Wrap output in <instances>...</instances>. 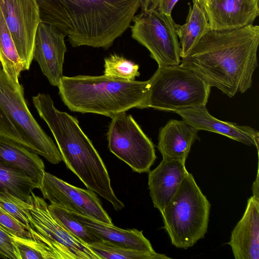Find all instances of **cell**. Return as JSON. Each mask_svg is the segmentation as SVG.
<instances>
[{
	"mask_svg": "<svg viewBox=\"0 0 259 259\" xmlns=\"http://www.w3.org/2000/svg\"><path fill=\"white\" fill-rule=\"evenodd\" d=\"M252 196L259 200V193H258V168H257L256 178L254 181L252 186Z\"/></svg>",
	"mask_w": 259,
	"mask_h": 259,
	"instance_id": "32",
	"label": "cell"
},
{
	"mask_svg": "<svg viewBox=\"0 0 259 259\" xmlns=\"http://www.w3.org/2000/svg\"><path fill=\"white\" fill-rule=\"evenodd\" d=\"M36 109L56 142L62 159L88 189L110 202L115 210L124 207L115 195L105 165L77 119L58 110L50 98L41 101Z\"/></svg>",
	"mask_w": 259,
	"mask_h": 259,
	"instance_id": "3",
	"label": "cell"
},
{
	"mask_svg": "<svg viewBox=\"0 0 259 259\" xmlns=\"http://www.w3.org/2000/svg\"><path fill=\"white\" fill-rule=\"evenodd\" d=\"M0 136L40 155L52 164L62 160L57 146L30 113L22 85L11 79L1 63Z\"/></svg>",
	"mask_w": 259,
	"mask_h": 259,
	"instance_id": "5",
	"label": "cell"
},
{
	"mask_svg": "<svg viewBox=\"0 0 259 259\" xmlns=\"http://www.w3.org/2000/svg\"><path fill=\"white\" fill-rule=\"evenodd\" d=\"M0 9L22 63L28 70L33 59L35 36L41 22L35 0H0Z\"/></svg>",
	"mask_w": 259,
	"mask_h": 259,
	"instance_id": "11",
	"label": "cell"
},
{
	"mask_svg": "<svg viewBox=\"0 0 259 259\" xmlns=\"http://www.w3.org/2000/svg\"><path fill=\"white\" fill-rule=\"evenodd\" d=\"M193 7H189L186 22L183 25L175 23L177 36L180 42V57L183 58L191 50L209 29L204 12L199 4L193 0Z\"/></svg>",
	"mask_w": 259,
	"mask_h": 259,
	"instance_id": "21",
	"label": "cell"
},
{
	"mask_svg": "<svg viewBox=\"0 0 259 259\" xmlns=\"http://www.w3.org/2000/svg\"><path fill=\"white\" fill-rule=\"evenodd\" d=\"M66 35L56 27L40 22L34 39L33 57L50 83L57 87L63 75Z\"/></svg>",
	"mask_w": 259,
	"mask_h": 259,
	"instance_id": "13",
	"label": "cell"
},
{
	"mask_svg": "<svg viewBox=\"0 0 259 259\" xmlns=\"http://www.w3.org/2000/svg\"><path fill=\"white\" fill-rule=\"evenodd\" d=\"M41 22L67 35L73 47L105 49L130 25L142 0H35Z\"/></svg>",
	"mask_w": 259,
	"mask_h": 259,
	"instance_id": "2",
	"label": "cell"
},
{
	"mask_svg": "<svg viewBox=\"0 0 259 259\" xmlns=\"http://www.w3.org/2000/svg\"><path fill=\"white\" fill-rule=\"evenodd\" d=\"M111 119L107 133L109 150L134 171H149L156 158L152 142L126 112Z\"/></svg>",
	"mask_w": 259,
	"mask_h": 259,
	"instance_id": "8",
	"label": "cell"
},
{
	"mask_svg": "<svg viewBox=\"0 0 259 259\" xmlns=\"http://www.w3.org/2000/svg\"><path fill=\"white\" fill-rule=\"evenodd\" d=\"M0 206L20 223L34 239H38L39 235L33 226L30 211L32 207L30 202L7 192L0 191Z\"/></svg>",
	"mask_w": 259,
	"mask_h": 259,
	"instance_id": "26",
	"label": "cell"
},
{
	"mask_svg": "<svg viewBox=\"0 0 259 259\" xmlns=\"http://www.w3.org/2000/svg\"><path fill=\"white\" fill-rule=\"evenodd\" d=\"M132 21V37L148 50L158 67L180 65V46L171 15L142 11Z\"/></svg>",
	"mask_w": 259,
	"mask_h": 259,
	"instance_id": "9",
	"label": "cell"
},
{
	"mask_svg": "<svg viewBox=\"0 0 259 259\" xmlns=\"http://www.w3.org/2000/svg\"><path fill=\"white\" fill-rule=\"evenodd\" d=\"M0 225L10 234L22 238L34 239L31 234L20 223L1 206Z\"/></svg>",
	"mask_w": 259,
	"mask_h": 259,
	"instance_id": "29",
	"label": "cell"
},
{
	"mask_svg": "<svg viewBox=\"0 0 259 259\" xmlns=\"http://www.w3.org/2000/svg\"><path fill=\"white\" fill-rule=\"evenodd\" d=\"M100 259H170L164 254L146 252L126 248L102 241L88 245Z\"/></svg>",
	"mask_w": 259,
	"mask_h": 259,
	"instance_id": "25",
	"label": "cell"
},
{
	"mask_svg": "<svg viewBox=\"0 0 259 259\" xmlns=\"http://www.w3.org/2000/svg\"><path fill=\"white\" fill-rule=\"evenodd\" d=\"M48 209L52 216L61 225L87 245H91L103 241L67 209L53 204L48 205Z\"/></svg>",
	"mask_w": 259,
	"mask_h": 259,
	"instance_id": "24",
	"label": "cell"
},
{
	"mask_svg": "<svg viewBox=\"0 0 259 259\" xmlns=\"http://www.w3.org/2000/svg\"><path fill=\"white\" fill-rule=\"evenodd\" d=\"M198 131L184 120H169L159 133L157 148L162 157L186 161Z\"/></svg>",
	"mask_w": 259,
	"mask_h": 259,
	"instance_id": "18",
	"label": "cell"
},
{
	"mask_svg": "<svg viewBox=\"0 0 259 259\" xmlns=\"http://www.w3.org/2000/svg\"><path fill=\"white\" fill-rule=\"evenodd\" d=\"M195 128L213 132L248 146L258 151L259 133L245 125L220 120L210 115L206 106L180 109L174 111Z\"/></svg>",
	"mask_w": 259,
	"mask_h": 259,
	"instance_id": "15",
	"label": "cell"
},
{
	"mask_svg": "<svg viewBox=\"0 0 259 259\" xmlns=\"http://www.w3.org/2000/svg\"><path fill=\"white\" fill-rule=\"evenodd\" d=\"M0 63L3 69L15 83L23 71L22 63L0 9Z\"/></svg>",
	"mask_w": 259,
	"mask_h": 259,
	"instance_id": "23",
	"label": "cell"
},
{
	"mask_svg": "<svg viewBox=\"0 0 259 259\" xmlns=\"http://www.w3.org/2000/svg\"><path fill=\"white\" fill-rule=\"evenodd\" d=\"M185 160L163 158L148 175L150 195L160 213L175 195L188 173Z\"/></svg>",
	"mask_w": 259,
	"mask_h": 259,
	"instance_id": "16",
	"label": "cell"
},
{
	"mask_svg": "<svg viewBox=\"0 0 259 259\" xmlns=\"http://www.w3.org/2000/svg\"><path fill=\"white\" fill-rule=\"evenodd\" d=\"M0 258L20 259L12 238L0 225Z\"/></svg>",
	"mask_w": 259,
	"mask_h": 259,
	"instance_id": "31",
	"label": "cell"
},
{
	"mask_svg": "<svg viewBox=\"0 0 259 259\" xmlns=\"http://www.w3.org/2000/svg\"><path fill=\"white\" fill-rule=\"evenodd\" d=\"M149 80L143 108L174 112L206 106L211 87L190 69L181 65L158 67Z\"/></svg>",
	"mask_w": 259,
	"mask_h": 259,
	"instance_id": "7",
	"label": "cell"
},
{
	"mask_svg": "<svg viewBox=\"0 0 259 259\" xmlns=\"http://www.w3.org/2000/svg\"><path fill=\"white\" fill-rule=\"evenodd\" d=\"M9 234L20 259H58L52 249L40 240Z\"/></svg>",
	"mask_w": 259,
	"mask_h": 259,
	"instance_id": "27",
	"label": "cell"
},
{
	"mask_svg": "<svg viewBox=\"0 0 259 259\" xmlns=\"http://www.w3.org/2000/svg\"><path fill=\"white\" fill-rule=\"evenodd\" d=\"M0 160L26 174L40 189L45 172V164L37 154L0 136Z\"/></svg>",
	"mask_w": 259,
	"mask_h": 259,
	"instance_id": "20",
	"label": "cell"
},
{
	"mask_svg": "<svg viewBox=\"0 0 259 259\" xmlns=\"http://www.w3.org/2000/svg\"><path fill=\"white\" fill-rule=\"evenodd\" d=\"M62 101L69 110L110 118L130 109H143L149 80H126L100 76H63L58 85Z\"/></svg>",
	"mask_w": 259,
	"mask_h": 259,
	"instance_id": "4",
	"label": "cell"
},
{
	"mask_svg": "<svg viewBox=\"0 0 259 259\" xmlns=\"http://www.w3.org/2000/svg\"><path fill=\"white\" fill-rule=\"evenodd\" d=\"M138 65L116 54L111 55L104 59V75L110 77L134 80L140 76Z\"/></svg>",
	"mask_w": 259,
	"mask_h": 259,
	"instance_id": "28",
	"label": "cell"
},
{
	"mask_svg": "<svg viewBox=\"0 0 259 259\" xmlns=\"http://www.w3.org/2000/svg\"><path fill=\"white\" fill-rule=\"evenodd\" d=\"M212 30L252 25L259 15L258 0H210L199 4Z\"/></svg>",
	"mask_w": 259,
	"mask_h": 259,
	"instance_id": "14",
	"label": "cell"
},
{
	"mask_svg": "<svg viewBox=\"0 0 259 259\" xmlns=\"http://www.w3.org/2000/svg\"><path fill=\"white\" fill-rule=\"evenodd\" d=\"M39 186L26 174L0 160V191L29 202L31 193Z\"/></svg>",
	"mask_w": 259,
	"mask_h": 259,
	"instance_id": "22",
	"label": "cell"
},
{
	"mask_svg": "<svg viewBox=\"0 0 259 259\" xmlns=\"http://www.w3.org/2000/svg\"><path fill=\"white\" fill-rule=\"evenodd\" d=\"M259 26L231 30L209 28L181 61L210 87L229 97L252 86L257 67Z\"/></svg>",
	"mask_w": 259,
	"mask_h": 259,
	"instance_id": "1",
	"label": "cell"
},
{
	"mask_svg": "<svg viewBox=\"0 0 259 259\" xmlns=\"http://www.w3.org/2000/svg\"><path fill=\"white\" fill-rule=\"evenodd\" d=\"M29 202L33 224L39 240L52 249L58 259H100L88 245L69 233L52 216L44 198L32 192Z\"/></svg>",
	"mask_w": 259,
	"mask_h": 259,
	"instance_id": "10",
	"label": "cell"
},
{
	"mask_svg": "<svg viewBox=\"0 0 259 259\" xmlns=\"http://www.w3.org/2000/svg\"><path fill=\"white\" fill-rule=\"evenodd\" d=\"M210 203L188 172L177 192L161 212L171 244L187 249L204 237Z\"/></svg>",
	"mask_w": 259,
	"mask_h": 259,
	"instance_id": "6",
	"label": "cell"
},
{
	"mask_svg": "<svg viewBox=\"0 0 259 259\" xmlns=\"http://www.w3.org/2000/svg\"><path fill=\"white\" fill-rule=\"evenodd\" d=\"M44 199L67 210L108 224L112 220L95 193L74 186L45 171L39 189Z\"/></svg>",
	"mask_w": 259,
	"mask_h": 259,
	"instance_id": "12",
	"label": "cell"
},
{
	"mask_svg": "<svg viewBox=\"0 0 259 259\" xmlns=\"http://www.w3.org/2000/svg\"><path fill=\"white\" fill-rule=\"evenodd\" d=\"M179 0H144L142 11L154 12L170 16L172 10Z\"/></svg>",
	"mask_w": 259,
	"mask_h": 259,
	"instance_id": "30",
	"label": "cell"
},
{
	"mask_svg": "<svg viewBox=\"0 0 259 259\" xmlns=\"http://www.w3.org/2000/svg\"><path fill=\"white\" fill-rule=\"evenodd\" d=\"M193 1H195V2H196L199 4H200V3H203V2L209 1L210 0H193Z\"/></svg>",
	"mask_w": 259,
	"mask_h": 259,
	"instance_id": "33",
	"label": "cell"
},
{
	"mask_svg": "<svg viewBox=\"0 0 259 259\" xmlns=\"http://www.w3.org/2000/svg\"><path fill=\"white\" fill-rule=\"evenodd\" d=\"M144 1V0H142V1Z\"/></svg>",
	"mask_w": 259,
	"mask_h": 259,
	"instance_id": "34",
	"label": "cell"
},
{
	"mask_svg": "<svg viewBox=\"0 0 259 259\" xmlns=\"http://www.w3.org/2000/svg\"><path fill=\"white\" fill-rule=\"evenodd\" d=\"M74 217L103 240L117 246L146 252H155L149 240L142 231L123 229L98 221L92 218L72 212Z\"/></svg>",
	"mask_w": 259,
	"mask_h": 259,
	"instance_id": "19",
	"label": "cell"
},
{
	"mask_svg": "<svg viewBox=\"0 0 259 259\" xmlns=\"http://www.w3.org/2000/svg\"><path fill=\"white\" fill-rule=\"evenodd\" d=\"M228 244L236 259L259 258V200L252 196L231 232Z\"/></svg>",
	"mask_w": 259,
	"mask_h": 259,
	"instance_id": "17",
	"label": "cell"
}]
</instances>
